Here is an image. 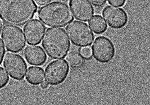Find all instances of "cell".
I'll return each instance as SVG.
<instances>
[{
    "mask_svg": "<svg viewBox=\"0 0 150 105\" xmlns=\"http://www.w3.org/2000/svg\"><path fill=\"white\" fill-rule=\"evenodd\" d=\"M37 11L34 0H0V19L7 25L23 26L32 20Z\"/></svg>",
    "mask_w": 150,
    "mask_h": 105,
    "instance_id": "1",
    "label": "cell"
},
{
    "mask_svg": "<svg viewBox=\"0 0 150 105\" xmlns=\"http://www.w3.org/2000/svg\"><path fill=\"white\" fill-rule=\"evenodd\" d=\"M41 22L48 27H64L74 20L68 5L61 1H55L41 7L38 12Z\"/></svg>",
    "mask_w": 150,
    "mask_h": 105,
    "instance_id": "2",
    "label": "cell"
},
{
    "mask_svg": "<svg viewBox=\"0 0 150 105\" xmlns=\"http://www.w3.org/2000/svg\"><path fill=\"white\" fill-rule=\"evenodd\" d=\"M42 46L50 58L63 59L68 54L70 42L64 29L48 28L43 36Z\"/></svg>",
    "mask_w": 150,
    "mask_h": 105,
    "instance_id": "3",
    "label": "cell"
},
{
    "mask_svg": "<svg viewBox=\"0 0 150 105\" xmlns=\"http://www.w3.org/2000/svg\"><path fill=\"white\" fill-rule=\"evenodd\" d=\"M71 42L79 47H89L94 41L95 36L88 25L83 22L71 21L66 28Z\"/></svg>",
    "mask_w": 150,
    "mask_h": 105,
    "instance_id": "4",
    "label": "cell"
},
{
    "mask_svg": "<svg viewBox=\"0 0 150 105\" xmlns=\"http://www.w3.org/2000/svg\"><path fill=\"white\" fill-rule=\"evenodd\" d=\"M1 39L7 51L19 52L26 46V41L23 30L16 26L5 25L2 30Z\"/></svg>",
    "mask_w": 150,
    "mask_h": 105,
    "instance_id": "5",
    "label": "cell"
},
{
    "mask_svg": "<svg viewBox=\"0 0 150 105\" xmlns=\"http://www.w3.org/2000/svg\"><path fill=\"white\" fill-rule=\"evenodd\" d=\"M92 54L96 60L101 63H109L115 57V47L109 38L98 37L92 46Z\"/></svg>",
    "mask_w": 150,
    "mask_h": 105,
    "instance_id": "6",
    "label": "cell"
},
{
    "mask_svg": "<svg viewBox=\"0 0 150 105\" xmlns=\"http://www.w3.org/2000/svg\"><path fill=\"white\" fill-rule=\"evenodd\" d=\"M69 64L64 59L54 60L45 69V79L48 84L57 86L62 83L68 77Z\"/></svg>",
    "mask_w": 150,
    "mask_h": 105,
    "instance_id": "7",
    "label": "cell"
},
{
    "mask_svg": "<svg viewBox=\"0 0 150 105\" xmlns=\"http://www.w3.org/2000/svg\"><path fill=\"white\" fill-rule=\"evenodd\" d=\"M4 66L10 77L16 80H22L25 76L27 65L18 54L7 52L4 57Z\"/></svg>",
    "mask_w": 150,
    "mask_h": 105,
    "instance_id": "8",
    "label": "cell"
},
{
    "mask_svg": "<svg viewBox=\"0 0 150 105\" xmlns=\"http://www.w3.org/2000/svg\"><path fill=\"white\" fill-rule=\"evenodd\" d=\"M103 15L108 25L114 29L124 28L128 21V16L125 10L114 6H107L103 10Z\"/></svg>",
    "mask_w": 150,
    "mask_h": 105,
    "instance_id": "9",
    "label": "cell"
},
{
    "mask_svg": "<svg viewBox=\"0 0 150 105\" xmlns=\"http://www.w3.org/2000/svg\"><path fill=\"white\" fill-rule=\"evenodd\" d=\"M23 30L28 44L37 45L42 41L46 27L40 20L35 19L28 22Z\"/></svg>",
    "mask_w": 150,
    "mask_h": 105,
    "instance_id": "10",
    "label": "cell"
},
{
    "mask_svg": "<svg viewBox=\"0 0 150 105\" xmlns=\"http://www.w3.org/2000/svg\"><path fill=\"white\" fill-rule=\"evenodd\" d=\"M69 6L78 20L87 22L94 15V8L87 0H70Z\"/></svg>",
    "mask_w": 150,
    "mask_h": 105,
    "instance_id": "11",
    "label": "cell"
},
{
    "mask_svg": "<svg viewBox=\"0 0 150 105\" xmlns=\"http://www.w3.org/2000/svg\"><path fill=\"white\" fill-rule=\"evenodd\" d=\"M24 55L28 63L32 65L41 66L47 59L45 51L38 46H28L24 49Z\"/></svg>",
    "mask_w": 150,
    "mask_h": 105,
    "instance_id": "12",
    "label": "cell"
},
{
    "mask_svg": "<svg viewBox=\"0 0 150 105\" xmlns=\"http://www.w3.org/2000/svg\"><path fill=\"white\" fill-rule=\"evenodd\" d=\"M45 72L41 67L30 66L29 68L26 75V80L28 83L33 85L41 84L44 80Z\"/></svg>",
    "mask_w": 150,
    "mask_h": 105,
    "instance_id": "13",
    "label": "cell"
},
{
    "mask_svg": "<svg viewBox=\"0 0 150 105\" xmlns=\"http://www.w3.org/2000/svg\"><path fill=\"white\" fill-rule=\"evenodd\" d=\"M89 25L90 28L96 35L103 34L108 29L106 23L103 17L99 15H95L89 21Z\"/></svg>",
    "mask_w": 150,
    "mask_h": 105,
    "instance_id": "14",
    "label": "cell"
},
{
    "mask_svg": "<svg viewBox=\"0 0 150 105\" xmlns=\"http://www.w3.org/2000/svg\"><path fill=\"white\" fill-rule=\"evenodd\" d=\"M67 59L69 64L73 68H78L81 66L84 63L83 56L77 52L72 51L68 54Z\"/></svg>",
    "mask_w": 150,
    "mask_h": 105,
    "instance_id": "15",
    "label": "cell"
},
{
    "mask_svg": "<svg viewBox=\"0 0 150 105\" xmlns=\"http://www.w3.org/2000/svg\"><path fill=\"white\" fill-rule=\"evenodd\" d=\"M10 80L6 71L3 68L0 67V89L4 88Z\"/></svg>",
    "mask_w": 150,
    "mask_h": 105,
    "instance_id": "16",
    "label": "cell"
},
{
    "mask_svg": "<svg viewBox=\"0 0 150 105\" xmlns=\"http://www.w3.org/2000/svg\"><path fill=\"white\" fill-rule=\"evenodd\" d=\"M81 55L86 59H90L92 55V50L89 47H82L81 51Z\"/></svg>",
    "mask_w": 150,
    "mask_h": 105,
    "instance_id": "17",
    "label": "cell"
},
{
    "mask_svg": "<svg viewBox=\"0 0 150 105\" xmlns=\"http://www.w3.org/2000/svg\"><path fill=\"white\" fill-rule=\"evenodd\" d=\"M92 5L96 7H102L106 4L108 0H88Z\"/></svg>",
    "mask_w": 150,
    "mask_h": 105,
    "instance_id": "18",
    "label": "cell"
},
{
    "mask_svg": "<svg viewBox=\"0 0 150 105\" xmlns=\"http://www.w3.org/2000/svg\"><path fill=\"white\" fill-rule=\"evenodd\" d=\"M126 1L127 0H108V2L111 5L116 7H122L125 5Z\"/></svg>",
    "mask_w": 150,
    "mask_h": 105,
    "instance_id": "19",
    "label": "cell"
},
{
    "mask_svg": "<svg viewBox=\"0 0 150 105\" xmlns=\"http://www.w3.org/2000/svg\"><path fill=\"white\" fill-rule=\"evenodd\" d=\"M5 54V49L2 40L0 39V65L2 63Z\"/></svg>",
    "mask_w": 150,
    "mask_h": 105,
    "instance_id": "20",
    "label": "cell"
},
{
    "mask_svg": "<svg viewBox=\"0 0 150 105\" xmlns=\"http://www.w3.org/2000/svg\"><path fill=\"white\" fill-rule=\"evenodd\" d=\"M52 1V0H34L35 5L38 7L44 6L50 4Z\"/></svg>",
    "mask_w": 150,
    "mask_h": 105,
    "instance_id": "21",
    "label": "cell"
},
{
    "mask_svg": "<svg viewBox=\"0 0 150 105\" xmlns=\"http://www.w3.org/2000/svg\"><path fill=\"white\" fill-rule=\"evenodd\" d=\"M41 87L42 89H46L48 87V83L46 81H43L41 83Z\"/></svg>",
    "mask_w": 150,
    "mask_h": 105,
    "instance_id": "22",
    "label": "cell"
},
{
    "mask_svg": "<svg viewBox=\"0 0 150 105\" xmlns=\"http://www.w3.org/2000/svg\"><path fill=\"white\" fill-rule=\"evenodd\" d=\"M3 25H4V23H3V22L2 21V20L0 19V34L2 32V28H3Z\"/></svg>",
    "mask_w": 150,
    "mask_h": 105,
    "instance_id": "23",
    "label": "cell"
}]
</instances>
